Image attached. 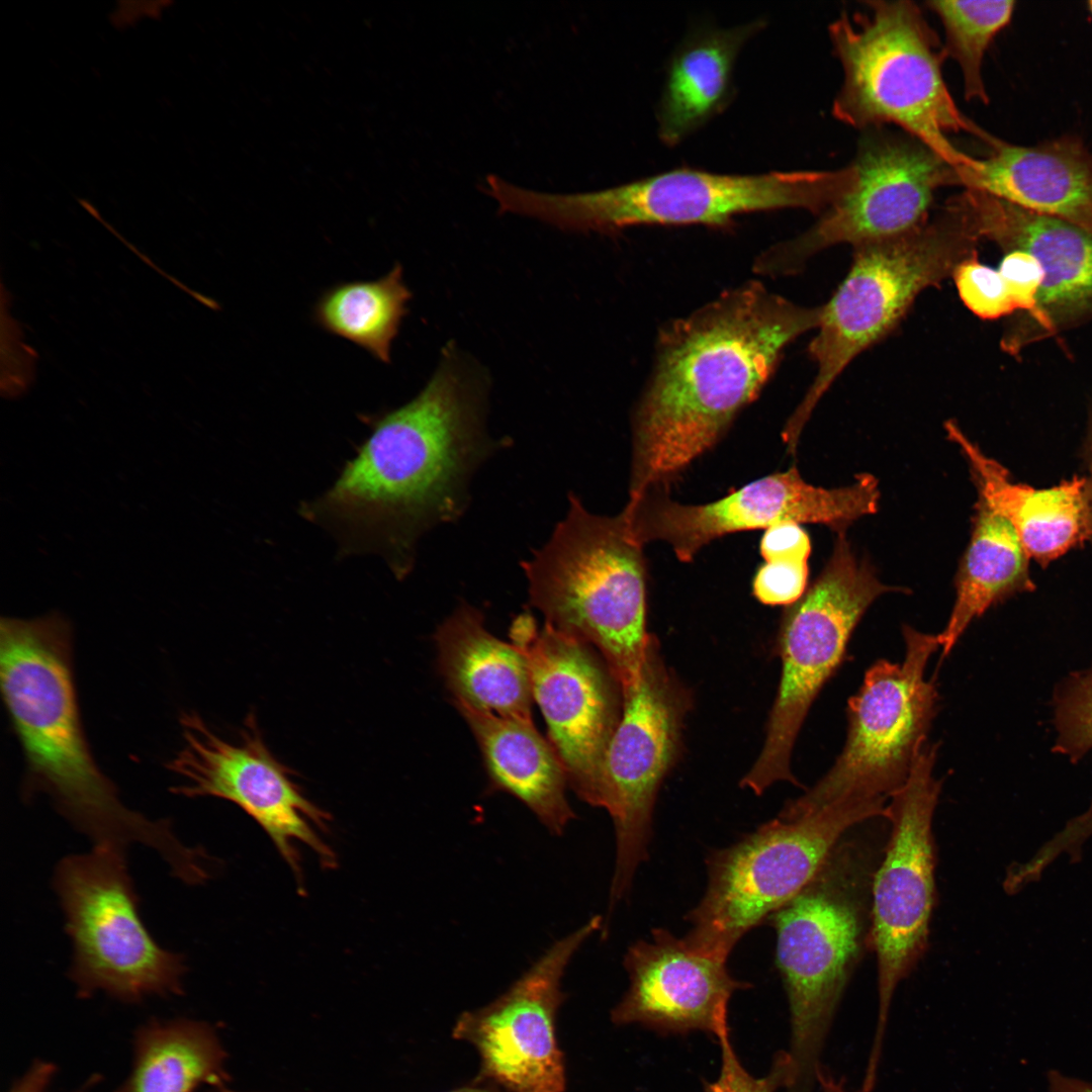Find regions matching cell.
Wrapping results in <instances>:
<instances>
[{
	"instance_id": "f1b7e54d",
	"label": "cell",
	"mask_w": 1092,
	"mask_h": 1092,
	"mask_svg": "<svg viewBox=\"0 0 1092 1092\" xmlns=\"http://www.w3.org/2000/svg\"><path fill=\"white\" fill-rule=\"evenodd\" d=\"M412 296L402 266L395 263L376 280L344 282L325 290L313 307V320L327 333L388 364Z\"/></svg>"
},
{
	"instance_id": "7a4b0ae2",
	"label": "cell",
	"mask_w": 1092,
	"mask_h": 1092,
	"mask_svg": "<svg viewBox=\"0 0 1092 1092\" xmlns=\"http://www.w3.org/2000/svg\"><path fill=\"white\" fill-rule=\"evenodd\" d=\"M822 315L823 305L798 304L751 280L666 324L633 414L629 500L715 446L758 397L785 349Z\"/></svg>"
},
{
	"instance_id": "ffe728a7",
	"label": "cell",
	"mask_w": 1092,
	"mask_h": 1092,
	"mask_svg": "<svg viewBox=\"0 0 1092 1092\" xmlns=\"http://www.w3.org/2000/svg\"><path fill=\"white\" fill-rule=\"evenodd\" d=\"M623 965L630 984L611 1020L665 1034L701 1030L720 1038L730 1033V998L751 987L731 976L727 961L692 949L665 928H654L650 939L631 944Z\"/></svg>"
},
{
	"instance_id": "b9f144b4",
	"label": "cell",
	"mask_w": 1092,
	"mask_h": 1092,
	"mask_svg": "<svg viewBox=\"0 0 1092 1092\" xmlns=\"http://www.w3.org/2000/svg\"><path fill=\"white\" fill-rule=\"evenodd\" d=\"M1088 8H1089V11H1090V13L1092 15V1L1088 2Z\"/></svg>"
},
{
	"instance_id": "6da1fadb",
	"label": "cell",
	"mask_w": 1092,
	"mask_h": 1092,
	"mask_svg": "<svg viewBox=\"0 0 1092 1092\" xmlns=\"http://www.w3.org/2000/svg\"><path fill=\"white\" fill-rule=\"evenodd\" d=\"M489 384L485 369L448 343L417 396L362 416L369 437L301 516L329 530L343 555L378 554L404 577L421 536L460 517L472 475L498 446L485 427Z\"/></svg>"
},
{
	"instance_id": "44dd1931",
	"label": "cell",
	"mask_w": 1092,
	"mask_h": 1092,
	"mask_svg": "<svg viewBox=\"0 0 1092 1092\" xmlns=\"http://www.w3.org/2000/svg\"><path fill=\"white\" fill-rule=\"evenodd\" d=\"M987 158L963 170L976 189L1021 208L1055 216L1092 234V153L1074 138L1018 146L992 136Z\"/></svg>"
},
{
	"instance_id": "e575fe53",
	"label": "cell",
	"mask_w": 1092,
	"mask_h": 1092,
	"mask_svg": "<svg viewBox=\"0 0 1092 1092\" xmlns=\"http://www.w3.org/2000/svg\"><path fill=\"white\" fill-rule=\"evenodd\" d=\"M1000 272L1016 308L1030 311L1043 321L1038 308V296L1044 281L1040 263L1023 251H1010L1000 262Z\"/></svg>"
},
{
	"instance_id": "1f68e13d",
	"label": "cell",
	"mask_w": 1092,
	"mask_h": 1092,
	"mask_svg": "<svg viewBox=\"0 0 1092 1092\" xmlns=\"http://www.w3.org/2000/svg\"><path fill=\"white\" fill-rule=\"evenodd\" d=\"M1053 711V751L1078 763L1092 750V664L1060 681Z\"/></svg>"
},
{
	"instance_id": "836d02e7",
	"label": "cell",
	"mask_w": 1092,
	"mask_h": 1092,
	"mask_svg": "<svg viewBox=\"0 0 1092 1092\" xmlns=\"http://www.w3.org/2000/svg\"><path fill=\"white\" fill-rule=\"evenodd\" d=\"M721 1048V1068L718 1078L704 1082V1092H776L787 1087L790 1076V1059L787 1052H779L769 1073L761 1078L750 1075L739 1061L730 1033L718 1038Z\"/></svg>"
},
{
	"instance_id": "2e32d148",
	"label": "cell",
	"mask_w": 1092,
	"mask_h": 1092,
	"mask_svg": "<svg viewBox=\"0 0 1092 1092\" xmlns=\"http://www.w3.org/2000/svg\"><path fill=\"white\" fill-rule=\"evenodd\" d=\"M179 720L183 746L166 764L183 780L171 788L173 794L216 797L239 806L268 834L300 885L296 842L308 846L325 868L337 864L335 852L314 830L325 829L330 815L304 796L289 767L271 753L253 713L238 742L216 735L196 712H183Z\"/></svg>"
},
{
	"instance_id": "f546056e",
	"label": "cell",
	"mask_w": 1092,
	"mask_h": 1092,
	"mask_svg": "<svg viewBox=\"0 0 1092 1092\" xmlns=\"http://www.w3.org/2000/svg\"><path fill=\"white\" fill-rule=\"evenodd\" d=\"M926 6L942 24L943 52L960 67L965 98L988 104L983 60L995 36L1010 22L1015 1L934 0L927 1Z\"/></svg>"
},
{
	"instance_id": "d6986e66",
	"label": "cell",
	"mask_w": 1092,
	"mask_h": 1092,
	"mask_svg": "<svg viewBox=\"0 0 1092 1092\" xmlns=\"http://www.w3.org/2000/svg\"><path fill=\"white\" fill-rule=\"evenodd\" d=\"M510 637L528 660L533 699L568 786L596 807L605 753L619 721L608 673L589 645L546 623L539 628L530 614L513 622Z\"/></svg>"
},
{
	"instance_id": "484cf974",
	"label": "cell",
	"mask_w": 1092,
	"mask_h": 1092,
	"mask_svg": "<svg viewBox=\"0 0 1092 1092\" xmlns=\"http://www.w3.org/2000/svg\"><path fill=\"white\" fill-rule=\"evenodd\" d=\"M766 22L691 31L672 53L656 109L661 142L675 147L722 112L734 95L733 70L744 43Z\"/></svg>"
},
{
	"instance_id": "7402d4cb",
	"label": "cell",
	"mask_w": 1092,
	"mask_h": 1092,
	"mask_svg": "<svg viewBox=\"0 0 1092 1092\" xmlns=\"http://www.w3.org/2000/svg\"><path fill=\"white\" fill-rule=\"evenodd\" d=\"M945 430L970 464L978 496L1010 523L1029 558L1045 567L1089 540L1084 475L1049 488L1016 483L1004 466L987 456L953 422L947 421Z\"/></svg>"
},
{
	"instance_id": "4316f807",
	"label": "cell",
	"mask_w": 1092,
	"mask_h": 1092,
	"mask_svg": "<svg viewBox=\"0 0 1092 1092\" xmlns=\"http://www.w3.org/2000/svg\"><path fill=\"white\" fill-rule=\"evenodd\" d=\"M1029 559L1010 523L978 496L971 540L956 579L954 604L937 634L941 659L991 607L1035 589Z\"/></svg>"
},
{
	"instance_id": "603a6c76",
	"label": "cell",
	"mask_w": 1092,
	"mask_h": 1092,
	"mask_svg": "<svg viewBox=\"0 0 1092 1092\" xmlns=\"http://www.w3.org/2000/svg\"><path fill=\"white\" fill-rule=\"evenodd\" d=\"M981 239L1023 251L1041 265L1038 308L1068 309L1092 299V234L976 189H964Z\"/></svg>"
},
{
	"instance_id": "ac0fdd59",
	"label": "cell",
	"mask_w": 1092,
	"mask_h": 1092,
	"mask_svg": "<svg viewBox=\"0 0 1092 1092\" xmlns=\"http://www.w3.org/2000/svg\"><path fill=\"white\" fill-rule=\"evenodd\" d=\"M603 928V917L593 916L555 940L491 1002L459 1015L452 1036L476 1050L477 1077L509 1092L565 1091V1061L556 1034L567 998L562 980L574 954Z\"/></svg>"
},
{
	"instance_id": "7bdbcfd3",
	"label": "cell",
	"mask_w": 1092,
	"mask_h": 1092,
	"mask_svg": "<svg viewBox=\"0 0 1092 1092\" xmlns=\"http://www.w3.org/2000/svg\"><path fill=\"white\" fill-rule=\"evenodd\" d=\"M83 1091H84V1090L82 1089L81 1091H78V1092H83Z\"/></svg>"
},
{
	"instance_id": "cb8c5ba5",
	"label": "cell",
	"mask_w": 1092,
	"mask_h": 1092,
	"mask_svg": "<svg viewBox=\"0 0 1092 1092\" xmlns=\"http://www.w3.org/2000/svg\"><path fill=\"white\" fill-rule=\"evenodd\" d=\"M434 639L439 669L453 703L533 721L528 660L513 643L488 632L477 609L458 607L438 626Z\"/></svg>"
},
{
	"instance_id": "e0dca14e",
	"label": "cell",
	"mask_w": 1092,
	"mask_h": 1092,
	"mask_svg": "<svg viewBox=\"0 0 1092 1092\" xmlns=\"http://www.w3.org/2000/svg\"><path fill=\"white\" fill-rule=\"evenodd\" d=\"M879 496L878 481L870 474L847 486L823 488L807 483L792 467L704 505H684L652 489L628 502L620 514L641 546L661 541L679 561L690 562L708 543L735 532L784 522L841 528L875 513Z\"/></svg>"
},
{
	"instance_id": "5b68a950",
	"label": "cell",
	"mask_w": 1092,
	"mask_h": 1092,
	"mask_svg": "<svg viewBox=\"0 0 1092 1092\" xmlns=\"http://www.w3.org/2000/svg\"><path fill=\"white\" fill-rule=\"evenodd\" d=\"M980 241L963 190L916 228L853 247L849 270L823 304L808 346L816 374L784 427L789 451H795L814 408L853 359L891 333L922 291L977 256Z\"/></svg>"
},
{
	"instance_id": "277c9868",
	"label": "cell",
	"mask_w": 1092,
	"mask_h": 1092,
	"mask_svg": "<svg viewBox=\"0 0 1092 1092\" xmlns=\"http://www.w3.org/2000/svg\"><path fill=\"white\" fill-rule=\"evenodd\" d=\"M866 11L842 13L828 28L843 81L832 103L838 121L864 130L894 124L952 166L975 158L949 133L985 144L991 134L956 104L942 75L945 54L922 10L912 1H864Z\"/></svg>"
},
{
	"instance_id": "8d00e7d4",
	"label": "cell",
	"mask_w": 1092,
	"mask_h": 1092,
	"mask_svg": "<svg viewBox=\"0 0 1092 1092\" xmlns=\"http://www.w3.org/2000/svg\"><path fill=\"white\" fill-rule=\"evenodd\" d=\"M57 1067L46 1060H35L11 1086L9 1092H49Z\"/></svg>"
},
{
	"instance_id": "4dcf8cb0",
	"label": "cell",
	"mask_w": 1092,
	"mask_h": 1092,
	"mask_svg": "<svg viewBox=\"0 0 1092 1092\" xmlns=\"http://www.w3.org/2000/svg\"><path fill=\"white\" fill-rule=\"evenodd\" d=\"M810 538L800 524L784 522L765 529L760 541L764 559L755 573L752 593L761 604L789 607L808 584Z\"/></svg>"
},
{
	"instance_id": "52a82bcc",
	"label": "cell",
	"mask_w": 1092,
	"mask_h": 1092,
	"mask_svg": "<svg viewBox=\"0 0 1092 1092\" xmlns=\"http://www.w3.org/2000/svg\"><path fill=\"white\" fill-rule=\"evenodd\" d=\"M642 549L621 514L596 515L572 494L549 540L522 564L545 623L597 647L620 689L637 679L651 638Z\"/></svg>"
},
{
	"instance_id": "4fadbf2b",
	"label": "cell",
	"mask_w": 1092,
	"mask_h": 1092,
	"mask_svg": "<svg viewBox=\"0 0 1092 1092\" xmlns=\"http://www.w3.org/2000/svg\"><path fill=\"white\" fill-rule=\"evenodd\" d=\"M857 183L802 234L770 246L754 260L761 276L794 275L830 247H853L897 236L924 222L938 189L963 187V172L908 134L862 130L852 162Z\"/></svg>"
},
{
	"instance_id": "ab89813d",
	"label": "cell",
	"mask_w": 1092,
	"mask_h": 1092,
	"mask_svg": "<svg viewBox=\"0 0 1092 1092\" xmlns=\"http://www.w3.org/2000/svg\"><path fill=\"white\" fill-rule=\"evenodd\" d=\"M816 1081L822 1092H850L842 1080L835 1078L822 1065L817 1070ZM854 1092H860V1090Z\"/></svg>"
},
{
	"instance_id": "5bb4252c",
	"label": "cell",
	"mask_w": 1092,
	"mask_h": 1092,
	"mask_svg": "<svg viewBox=\"0 0 1092 1092\" xmlns=\"http://www.w3.org/2000/svg\"><path fill=\"white\" fill-rule=\"evenodd\" d=\"M936 744H925L905 784L892 796L891 832L872 882L869 943L878 963V1021L869 1061L883 1049L895 990L928 945L935 901L932 820L940 794L933 776Z\"/></svg>"
},
{
	"instance_id": "d6a6232c",
	"label": "cell",
	"mask_w": 1092,
	"mask_h": 1092,
	"mask_svg": "<svg viewBox=\"0 0 1092 1092\" xmlns=\"http://www.w3.org/2000/svg\"><path fill=\"white\" fill-rule=\"evenodd\" d=\"M963 303L984 320H995L1016 308L998 271L981 263L978 256L962 262L952 273Z\"/></svg>"
},
{
	"instance_id": "83f0119b",
	"label": "cell",
	"mask_w": 1092,
	"mask_h": 1092,
	"mask_svg": "<svg viewBox=\"0 0 1092 1092\" xmlns=\"http://www.w3.org/2000/svg\"><path fill=\"white\" fill-rule=\"evenodd\" d=\"M226 1059L209 1023L152 1019L136 1029L131 1069L116 1092H195L204 1084L225 1088Z\"/></svg>"
},
{
	"instance_id": "8992f818",
	"label": "cell",
	"mask_w": 1092,
	"mask_h": 1092,
	"mask_svg": "<svg viewBox=\"0 0 1092 1092\" xmlns=\"http://www.w3.org/2000/svg\"><path fill=\"white\" fill-rule=\"evenodd\" d=\"M872 850L841 840L814 878L765 922L787 993L791 1042L787 1092H812L837 1006L871 927Z\"/></svg>"
},
{
	"instance_id": "60d3db41",
	"label": "cell",
	"mask_w": 1092,
	"mask_h": 1092,
	"mask_svg": "<svg viewBox=\"0 0 1092 1092\" xmlns=\"http://www.w3.org/2000/svg\"><path fill=\"white\" fill-rule=\"evenodd\" d=\"M446 1092H509L499 1085L479 1077H475L470 1083Z\"/></svg>"
},
{
	"instance_id": "8fae6325",
	"label": "cell",
	"mask_w": 1092,
	"mask_h": 1092,
	"mask_svg": "<svg viewBox=\"0 0 1092 1092\" xmlns=\"http://www.w3.org/2000/svg\"><path fill=\"white\" fill-rule=\"evenodd\" d=\"M899 590L881 582L846 539L838 537L818 578L784 613L777 645L781 681L763 747L742 779L743 788L761 795L780 781L797 784L790 760L810 707L846 659L851 635L868 608L880 596Z\"/></svg>"
},
{
	"instance_id": "30bf717a",
	"label": "cell",
	"mask_w": 1092,
	"mask_h": 1092,
	"mask_svg": "<svg viewBox=\"0 0 1092 1092\" xmlns=\"http://www.w3.org/2000/svg\"><path fill=\"white\" fill-rule=\"evenodd\" d=\"M124 849L96 843L57 867L55 889L73 944L70 978L80 997L102 991L138 1003L181 995L184 958L162 948L144 925Z\"/></svg>"
},
{
	"instance_id": "3957f363",
	"label": "cell",
	"mask_w": 1092,
	"mask_h": 1092,
	"mask_svg": "<svg viewBox=\"0 0 1092 1092\" xmlns=\"http://www.w3.org/2000/svg\"><path fill=\"white\" fill-rule=\"evenodd\" d=\"M0 682L4 705L24 756L22 793L46 794L57 810L96 843L155 849L173 872L187 869L194 849L169 819L128 809L90 750L73 669V632L59 613L0 622Z\"/></svg>"
},
{
	"instance_id": "f35d334b",
	"label": "cell",
	"mask_w": 1092,
	"mask_h": 1092,
	"mask_svg": "<svg viewBox=\"0 0 1092 1092\" xmlns=\"http://www.w3.org/2000/svg\"><path fill=\"white\" fill-rule=\"evenodd\" d=\"M1083 457H1084V462H1085V466H1086V470H1087V474H1085L1084 476H1085V479H1086V490H1087V499H1088V508H1089V520H1090V538H1089V540L1092 543V421H1091V424H1090V427H1089V430H1088V434H1087V437H1086V440H1085V443H1084V446H1083Z\"/></svg>"
},
{
	"instance_id": "d590c367",
	"label": "cell",
	"mask_w": 1092,
	"mask_h": 1092,
	"mask_svg": "<svg viewBox=\"0 0 1092 1092\" xmlns=\"http://www.w3.org/2000/svg\"><path fill=\"white\" fill-rule=\"evenodd\" d=\"M11 322L12 320L10 316L8 325H5L2 322V324L7 327L8 333L2 331V333L7 335V347L2 346V361L6 359V362L2 363V366L6 364L7 369L2 371V376L7 373V378L2 381L1 385L5 384L7 381V384L2 387L3 395H7L12 386L14 374L17 373V385L20 395L27 389L31 382L34 365L33 359L35 355H33V351L19 339V331L17 330L16 324L14 325L13 333H11Z\"/></svg>"
},
{
	"instance_id": "ba28073f",
	"label": "cell",
	"mask_w": 1092,
	"mask_h": 1092,
	"mask_svg": "<svg viewBox=\"0 0 1092 1092\" xmlns=\"http://www.w3.org/2000/svg\"><path fill=\"white\" fill-rule=\"evenodd\" d=\"M857 183L852 164L821 171L718 174L678 168L615 187L556 194L512 187L510 213L565 232L615 235L635 225L729 228L740 214L801 208L821 215Z\"/></svg>"
},
{
	"instance_id": "9c48e42d",
	"label": "cell",
	"mask_w": 1092,
	"mask_h": 1092,
	"mask_svg": "<svg viewBox=\"0 0 1092 1092\" xmlns=\"http://www.w3.org/2000/svg\"><path fill=\"white\" fill-rule=\"evenodd\" d=\"M886 799H851L808 812L785 808L737 842L712 850L708 884L687 915L694 950L727 961L750 929L765 922L817 874L845 833L888 817Z\"/></svg>"
},
{
	"instance_id": "d4e9b609",
	"label": "cell",
	"mask_w": 1092,
	"mask_h": 1092,
	"mask_svg": "<svg viewBox=\"0 0 1092 1092\" xmlns=\"http://www.w3.org/2000/svg\"><path fill=\"white\" fill-rule=\"evenodd\" d=\"M454 705L476 739L491 787L521 801L551 834H563L575 818L566 798V775L533 721Z\"/></svg>"
},
{
	"instance_id": "9a60e30c",
	"label": "cell",
	"mask_w": 1092,
	"mask_h": 1092,
	"mask_svg": "<svg viewBox=\"0 0 1092 1092\" xmlns=\"http://www.w3.org/2000/svg\"><path fill=\"white\" fill-rule=\"evenodd\" d=\"M623 713L609 741L596 807L612 818L616 858L609 912L648 858L658 788L676 754L686 701L650 638L637 679L621 689Z\"/></svg>"
},
{
	"instance_id": "74e56055",
	"label": "cell",
	"mask_w": 1092,
	"mask_h": 1092,
	"mask_svg": "<svg viewBox=\"0 0 1092 1092\" xmlns=\"http://www.w3.org/2000/svg\"><path fill=\"white\" fill-rule=\"evenodd\" d=\"M1049 1092H1092V1083L1052 1071L1048 1076Z\"/></svg>"
},
{
	"instance_id": "7c38bea8",
	"label": "cell",
	"mask_w": 1092,
	"mask_h": 1092,
	"mask_svg": "<svg viewBox=\"0 0 1092 1092\" xmlns=\"http://www.w3.org/2000/svg\"><path fill=\"white\" fill-rule=\"evenodd\" d=\"M902 662L879 659L847 702V736L833 766L785 808L816 811L851 799L891 797L907 781L938 711V692L925 677L937 635L904 625Z\"/></svg>"
}]
</instances>
